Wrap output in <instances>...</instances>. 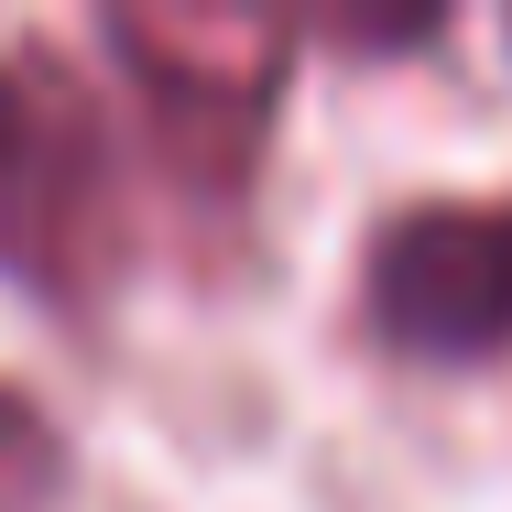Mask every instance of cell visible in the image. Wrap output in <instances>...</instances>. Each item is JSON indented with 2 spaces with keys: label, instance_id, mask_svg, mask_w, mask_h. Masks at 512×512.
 Masks as SVG:
<instances>
[{
  "label": "cell",
  "instance_id": "cell-2",
  "mask_svg": "<svg viewBox=\"0 0 512 512\" xmlns=\"http://www.w3.org/2000/svg\"><path fill=\"white\" fill-rule=\"evenodd\" d=\"M109 55L131 66V99H142V131L153 153L175 164V186L197 207H240L251 164H262V131L284 109V66H295V22L273 11H109L99 22Z\"/></svg>",
  "mask_w": 512,
  "mask_h": 512
},
{
  "label": "cell",
  "instance_id": "cell-3",
  "mask_svg": "<svg viewBox=\"0 0 512 512\" xmlns=\"http://www.w3.org/2000/svg\"><path fill=\"white\" fill-rule=\"evenodd\" d=\"M360 316L382 349L469 371L512 349V197H414L360 251Z\"/></svg>",
  "mask_w": 512,
  "mask_h": 512
},
{
  "label": "cell",
  "instance_id": "cell-1",
  "mask_svg": "<svg viewBox=\"0 0 512 512\" xmlns=\"http://www.w3.org/2000/svg\"><path fill=\"white\" fill-rule=\"evenodd\" d=\"M0 262L66 316H88L120 273L109 120L55 44L0 55Z\"/></svg>",
  "mask_w": 512,
  "mask_h": 512
},
{
  "label": "cell",
  "instance_id": "cell-4",
  "mask_svg": "<svg viewBox=\"0 0 512 512\" xmlns=\"http://www.w3.org/2000/svg\"><path fill=\"white\" fill-rule=\"evenodd\" d=\"M66 502V436L33 393L0 382V512H55Z\"/></svg>",
  "mask_w": 512,
  "mask_h": 512
}]
</instances>
